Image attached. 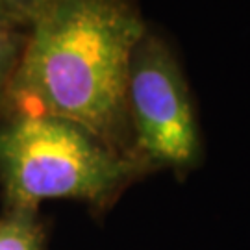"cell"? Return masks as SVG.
I'll return each instance as SVG.
<instances>
[{"label":"cell","mask_w":250,"mask_h":250,"mask_svg":"<svg viewBox=\"0 0 250 250\" xmlns=\"http://www.w3.org/2000/svg\"><path fill=\"white\" fill-rule=\"evenodd\" d=\"M146 26L135 0H48L28 28L4 113L71 121L135 160L126 82Z\"/></svg>","instance_id":"1"},{"label":"cell","mask_w":250,"mask_h":250,"mask_svg":"<svg viewBox=\"0 0 250 250\" xmlns=\"http://www.w3.org/2000/svg\"><path fill=\"white\" fill-rule=\"evenodd\" d=\"M145 174L148 170L137 160L109 148L71 121L0 115L4 208L37 209L48 198H72L102 211Z\"/></svg>","instance_id":"2"},{"label":"cell","mask_w":250,"mask_h":250,"mask_svg":"<svg viewBox=\"0 0 250 250\" xmlns=\"http://www.w3.org/2000/svg\"><path fill=\"white\" fill-rule=\"evenodd\" d=\"M126 115L135 160L148 174H188L200 163L202 139L184 71L167 39L150 26L132 54Z\"/></svg>","instance_id":"3"},{"label":"cell","mask_w":250,"mask_h":250,"mask_svg":"<svg viewBox=\"0 0 250 250\" xmlns=\"http://www.w3.org/2000/svg\"><path fill=\"white\" fill-rule=\"evenodd\" d=\"M0 250H45V228L32 208H4L0 215Z\"/></svg>","instance_id":"4"},{"label":"cell","mask_w":250,"mask_h":250,"mask_svg":"<svg viewBox=\"0 0 250 250\" xmlns=\"http://www.w3.org/2000/svg\"><path fill=\"white\" fill-rule=\"evenodd\" d=\"M28 28L0 22V115L4 113L8 93L26 45Z\"/></svg>","instance_id":"5"},{"label":"cell","mask_w":250,"mask_h":250,"mask_svg":"<svg viewBox=\"0 0 250 250\" xmlns=\"http://www.w3.org/2000/svg\"><path fill=\"white\" fill-rule=\"evenodd\" d=\"M4 8L17 19L22 26L30 28L32 21L48 0H0Z\"/></svg>","instance_id":"6"},{"label":"cell","mask_w":250,"mask_h":250,"mask_svg":"<svg viewBox=\"0 0 250 250\" xmlns=\"http://www.w3.org/2000/svg\"><path fill=\"white\" fill-rule=\"evenodd\" d=\"M0 22H6V24H13V26H19V28H26V26H22L21 22H19L17 19L13 17L11 13H9L8 9L4 8V4L0 2Z\"/></svg>","instance_id":"7"}]
</instances>
